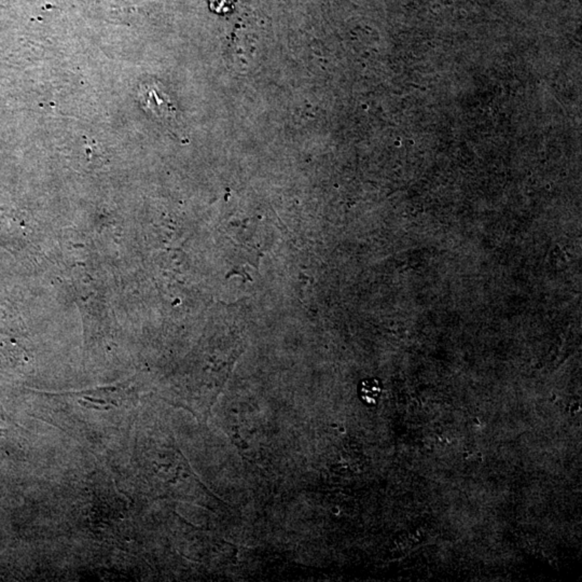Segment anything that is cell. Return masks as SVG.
I'll list each match as a JSON object with an SVG mask.
<instances>
[{"label": "cell", "instance_id": "obj_1", "mask_svg": "<svg viewBox=\"0 0 582 582\" xmlns=\"http://www.w3.org/2000/svg\"><path fill=\"white\" fill-rule=\"evenodd\" d=\"M382 393L381 382L377 379H367L359 385V395L367 405H377Z\"/></svg>", "mask_w": 582, "mask_h": 582}]
</instances>
